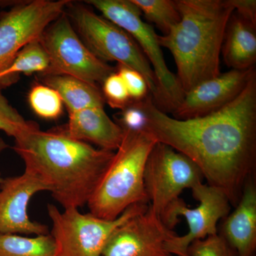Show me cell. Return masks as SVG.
Instances as JSON below:
<instances>
[{
	"label": "cell",
	"mask_w": 256,
	"mask_h": 256,
	"mask_svg": "<svg viewBox=\"0 0 256 256\" xmlns=\"http://www.w3.org/2000/svg\"><path fill=\"white\" fill-rule=\"evenodd\" d=\"M222 52L228 68L247 70L255 67L256 25L234 12L226 30Z\"/></svg>",
	"instance_id": "obj_17"
},
{
	"label": "cell",
	"mask_w": 256,
	"mask_h": 256,
	"mask_svg": "<svg viewBox=\"0 0 256 256\" xmlns=\"http://www.w3.org/2000/svg\"><path fill=\"white\" fill-rule=\"evenodd\" d=\"M200 168L188 156L164 143L156 142L146 160L144 184L148 203L161 218L166 207L185 188L203 183Z\"/></svg>",
	"instance_id": "obj_9"
},
{
	"label": "cell",
	"mask_w": 256,
	"mask_h": 256,
	"mask_svg": "<svg viewBox=\"0 0 256 256\" xmlns=\"http://www.w3.org/2000/svg\"><path fill=\"white\" fill-rule=\"evenodd\" d=\"M0 256H56V245L50 234L30 238L0 234Z\"/></svg>",
	"instance_id": "obj_20"
},
{
	"label": "cell",
	"mask_w": 256,
	"mask_h": 256,
	"mask_svg": "<svg viewBox=\"0 0 256 256\" xmlns=\"http://www.w3.org/2000/svg\"><path fill=\"white\" fill-rule=\"evenodd\" d=\"M188 252V256H236L235 250L218 234L192 242Z\"/></svg>",
	"instance_id": "obj_24"
},
{
	"label": "cell",
	"mask_w": 256,
	"mask_h": 256,
	"mask_svg": "<svg viewBox=\"0 0 256 256\" xmlns=\"http://www.w3.org/2000/svg\"><path fill=\"white\" fill-rule=\"evenodd\" d=\"M43 191L48 192V186L28 172L3 178L0 183V234H50L45 224L33 222L28 214L32 196Z\"/></svg>",
	"instance_id": "obj_14"
},
{
	"label": "cell",
	"mask_w": 256,
	"mask_h": 256,
	"mask_svg": "<svg viewBox=\"0 0 256 256\" xmlns=\"http://www.w3.org/2000/svg\"><path fill=\"white\" fill-rule=\"evenodd\" d=\"M28 102L34 112L42 118L54 120L63 112V101L54 89L36 84L28 94Z\"/></svg>",
	"instance_id": "obj_22"
},
{
	"label": "cell",
	"mask_w": 256,
	"mask_h": 256,
	"mask_svg": "<svg viewBox=\"0 0 256 256\" xmlns=\"http://www.w3.org/2000/svg\"><path fill=\"white\" fill-rule=\"evenodd\" d=\"M41 77L44 85L60 94L68 114L90 108H104L105 99L98 85L67 75Z\"/></svg>",
	"instance_id": "obj_18"
},
{
	"label": "cell",
	"mask_w": 256,
	"mask_h": 256,
	"mask_svg": "<svg viewBox=\"0 0 256 256\" xmlns=\"http://www.w3.org/2000/svg\"><path fill=\"white\" fill-rule=\"evenodd\" d=\"M13 150L25 171L43 182L64 210L87 204L114 154L68 137L60 128L23 133Z\"/></svg>",
	"instance_id": "obj_2"
},
{
	"label": "cell",
	"mask_w": 256,
	"mask_h": 256,
	"mask_svg": "<svg viewBox=\"0 0 256 256\" xmlns=\"http://www.w3.org/2000/svg\"><path fill=\"white\" fill-rule=\"evenodd\" d=\"M50 66V58L40 40H34L18 52L8 68L0 73V88L14 82L20 74L31 75L44 73Z\"/></svg>",
	"instance_id": "obj_19"
},
{
	"label": "cell",
	"mask_w": 256,
	"mask_h": 256,
	"mask_svg": "<svg viewBox=\"0 0 256 256\" xmlns=\"http://www.w3.org/2000/svg\"><path fill=\"white\" fill-rule=\"evenodd\" d=\"M8 148V144L3 140L2 138H0V153H1L3 150H4ZM2 180L3 178H2L1 174H0V183L2 182Z\"/></svg>",
	"instance_id": "obj_29"
},
{
	"label": "cell",
	"mask_w": 256,
	"mask_h": 256,
	"mask_svg": "<svg viewBox=\"0 0 256 256\" xmlns=\"http://www.w3.org/2000/svg\"><path fill=\"white\" fill-rule=\"evenodd\" d=\"M102 92L105 101L112 108L122 110L131 102L124 80L114 72L106 78L102 84Z\"/></svg>",
	"instance_id": "obj_25"
},
{
	"label": "cell",
	"mask_w": 256,
	"mask_h": 256,
	"mask_svg": "<svg viewBox=\"0 0 256 256\" xmlns=\"http://www.w3.org/2000/svg\"><path fill=\"white\" fill-rule=\"evenodd\" d=\"M68 137L90 142L100 149L116 151L124 136V130L110 118L104 108H90L69 112L68 124L60 128Z\"/></svg>",
	"instance_id": "obj_15"
},
{
	"label": "cell",
	"mask_w": 256,
	"mask_h": 256,
	"mask_svg": "<svg viewBox=\"0 0 256 256\" xmlns=\"http://www.w3.org/2000/svg\"><path fill=\"white\" fill-rule=\"evenodd\" d=\"M102 13V16L124 28L136 40L150 64L158 80L159 100L156 106L163 112H173L184 97L181 86L165 62L158 35L141 18L142 12L132 0H88Z\"/></svg>",
	"instance_id": "obj_6"
},
{
	"label": "cell",
	"mask_w": 256,
	"mask_h": 256,
	"mask_svg": "<svg viewBox=\"0 0 256 256\" xmlns=\"http://www.w3.org/2000/svg\"><path fill=\"white\" fill-rule=\"evenodd\" d=\"M140 102L146 116L143 131L188 156L207 184L236 206L255 174L256 76L235 100L204 117L174 118L158 108L150 95Z\"/></svg>",
	"instance_id": "obj_1"
},
{
	"label": "cell",
	"mask_w": 256,
	"mask_h": 256,
	"mask_svg": "<svg viewBox=\"0 0 256 256\" xmlns=\"http://www.w3.org/2000/svg\"><path fill=\"white\" fill-rule=\"evenodd\" d=\"M220 235L235 250L236 256H256V186L254 178L248 180L235 210L226 216Z\"/></svg>",
	"instance_id": "obj_16"
},
{
	"label": "cell",
	"mask_w": 256,
	"mask_h": 256,
	"mask_svg": "<svg viewBox=\"0 0 256 256\" xmlns=\"http://www.w3.org/2000/svg\"><path fill=\"white\" fill-rule=\"evenodd\" d=\"M66 14L80 40L99 60L118 62L139 72L146 79L154 104L159 88L154 70L136 40L110 20L96 14L84 5H68Z\"/></svg>",
	"instance_id": "obj_5"
},
{
	"label": "cell",
	"mask_w": 256,
	"mask_h": 256,
	"mask_svg": "<svg viewBox=\"0 0 256 256\" xmlns=\"http://www.w3.org/2000/svg\"><path fill=\"white\" fill-rule=\"evenodd\" d=\"M124 130L143 131L146 116L140 101H131L129 105L117 114L116 121Z\"/></svg>",
	"instance_id": "obj_27"
},
{
	"label": "cell",
	"mask_w": 256,
	"mask_h": 256,
	"mask_svg": "<svg viewBox=\"0 0 256 256\" xmlns=\"http://www.w3.org/2000/svg\"><path fill=\"white\" fill-rule=\"evenodd\" d=\"M119 148L88 202L90 214L114 220L138 204H148L144 184L146 160L156 142L144 131L126 130Z\"/></svg>",
	"instance_id": "obj_4"
},
{
	"label": "cell",
	"mask_w": 256,
	"mask_h": 256,
	"mask_svg": "<svg viewBox=\"0 0 256 256\" xmlns=\"http://www.w3.org/2000/svg\"><path fill=\"white\" fill-rule=\"evenodd\" d=\"M148 205H133L114 220H102L90 213L84 214L76 208L60 212L55 205H47L56 256H102L114 230L126 220L146 210Z\"/></svg>",
	"instance_id": "obj_7"
},
{
	"label": "cell",
	"mask_w": 256,
	"mask_h": 256,
	"mask_svg": "<svg viewBox=\"0 0 256 256\" xmlns=\"http://www.w3.org/2000/svg\"><path fill=\"white\" fill-rule=\"evenodd\" d=\"M234 12L242 18L256 25V0H230Z\"/></svg>",
	"instance_id": "obj_28"
},
{
	"label": "cell",
	"mask_w": 256,
	"mask_h": 256,
	"mask_svg": "<svg viewBox=\"0 0 256 256\" xmlns=\"http://www.w3.org/2000/svg\"><path fill=\"white\" fill-rule=\"evenodd\" d=\"M180 22L166 35H158L161 47L174 57L178 84L184 94L220 73V55L234 8L230 0H176Z\"/></svg>",
	"instance_id": "obj_3"
},
{
	"label": "cell",
	"mask_w": 256,
	"mask_h": 256,
	"mask_svg": "<svg viewBox=\"0 0 256 256\" xmlns=\"http://www.w3.org/2000/svg\"><path fill=\"white\" fill-rule=\"evenodd\" d=\"M38 128L40 126L36 122L24 118L10 104L0 88V130L16 140L23 133Z\"/></svg>",
	"instance_id": "obj_23"
},
{
	"label": "cell",
	"mask_w": 256,
	"mask_h": 256,
	"mask_svg": "<svg viewBox=\"0 0 256 256\" xmlns=\"http://www.w3.org/2000/svg\"><path fill=\"white\" fill-rule=\"evenodd\" d=\"M192 191L198 202V206L188 208L178 197L166 207L161 216L162 222L171 230L178 223V216L184 217L188 222V234L182 236L174 234L166 240V248L175 256H188V248L192 242L218 234V220L225 218L230 212V202L218 188L201 183Z\"/></svg>",
	"instance_id": "obj_10"
},
{
	"label": "cell",
	"mask_w": 256,
	"mask_h": 256,
	"mask_svg": "<svg viewBox=\"0 0 256 256\" xmlns=\"http://www.w3.org/2000/svg\"><path fill=\"white\" fill-rule=\"evenodd\" d=\"M174 234L148 205L114 230L102 256H175L166 246Z\"/></svg>",
	"instance_id": "obj_12"
},
{
	"label": "cell",
	"mask_w": 256,
	"mask_h": 256,
	"mask_svg": "<svg viewBox=\"0 0 256 256\" xmlns=\"http://www.w3.org/2000/svg\"><path fill=\"white\" fill-rule=\"evenodd\" d=\"M116 72L124 80L131 100L141 101L150 95L146 79L139 72L120 64Z\"/></svg>",
	"instance_id": "obj_26"
},
{
	"label": "cell",
	"mask_w": 256,
	"mask_h": 256,
	"mask_svg": "<svg viewBox=\"0 0 256 256\" xmlns=\"http://www.w3.org/2000/svg\"><path fill=\"white\" fill-rule=\"evenodd\" d=\"M70 2H18L0 14V73L10 66L25 45L41 38L47 26L63 14Z\"/></svg>",
	"instance_id": "obj_11"
},
{
	"label": "cell",
	"mask_w": 256,
	"mask_h": 256,
	"mask_svg": "<svg viewBox=\"0 0 256 256\" xmlns=\"http://www.w3.org/2000/svg\"><path fill=\"white\" fill-rule=\"evenodd\" d=\"M40 42L50 58V66L40 76L67 75L102 85L116 72L84 44L65 12L47 26Z\"/></svg>",
	"instance_id": "obj_8"
},
{
	"label": "cell",
	"mask_w": 256,
	"mask_h": 256,
	"mask_svg": "<svg viewBox=\"0 0 256 256\" xmlns=\"http://www.w3.org/2000/svg\"><path fill=\"white\" fill-rule=\"evenodd\" d=\"M149 22L156 24L164 35L180 21L176 1L172 0H132Z\"/></svg>",
	"instance_id": "obj_21"
},
{
	"label": "cell",
	"mask_w": 256,
	"mask_h": 256,
	"mask_svg": "<svg viewBox=\"0 0 256 256\" xmlns=\"http://www.w3.org/2000/svg\"><path fill=\"white\" fill-rule=\"evenodd\" d=\"M256 76L255 67L247 70L232 69L205 80L185 94L172 117L197 118L220 110L235 100Z\"/></svg>",
	"instance_id": "obj_13"
}]
</instances>
